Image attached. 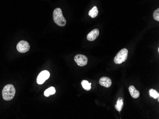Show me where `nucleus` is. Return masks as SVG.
Returning a JSON list of instances; mask_svg holds the SVG:
<instances>
[{
  "instance_id": "nucleus-1",
  "label": "nucleus",
  "mask_w": 159,
  "mask_h": 119,
  "mask_svg": "<svg viewBox=\"0 0 159 119\" xmlns=\"http://www.w3.org/2000/svg\"><path fill=\"white\" fill-rule=\"evenodd\" d=\"M53 19L55 23L60 27H64L66 24V20L62 14L61 8H57L53 13Z\"/></svg>"
},
{
  "instance_id": "nucleus-2",
  "label": "nucleus",
  "mask_w": 159,
  "mask_h": 119,
  "mask_svg": "<svg viewBox=\"0 0 159 119\" xmlns=\"http://www.w3.org/2000/svg\"><path fill=\"white\" fill-rule=\"evenodd\" d=\"M15 87L13 85H7L2 90V98L6 101L12 100L15 96Z\"/></svg>"
},
{
  "instance_id": "nucleus-3",
  "label": "nucleus",
  "mask_w": 159,
  "mask_h": 119,
  "mask_svg": "<svg viewBox=\"0 0 159 119\" xmlns=\"http://www.w3.org/2000/svg\"><path fill=\"white\" fill-rule=\"evenodd\" d=\"M128 50L126 49H123L118 53L114 58V63L117 64H121L126 61L128 58Z\"/></svg>"
},
{
  "instance_id": "nucleus-4",
  "label": "nucleus",
  "mask_w": 159,
  "mask_h": 119,
  "mask_svg": "<svg viewBox=\"0 0 159 119\" xmlns=\"http://www.w3.org/2000/svg\"><path fill=\"white\" fill-rule=\"evenodd\" d=\"M16 48L18 52L22 53H25L26 52H28L30 49V44L28 42L26 41H20L17 44Z\"/></svg>"
},
{
  "instance_id": "nucleus-5",
  "label": "nucleus",
  "mask_w": 159,
  "mask_h": 119,
  "mask_svg": "<svg viewBox=\"0 0 159 119\" xmlns=\"http://www.w3.org/2000/svg\"><path fill=\"white\" fill-rule=\"evenodd\" d=\"M50 76L49 72L47 70H44L39 74L37 78V83L38 84L42 85L47 80Z\"/></svg>"
},
{
  "instance_id": "nucleus-6",
  "label": "nucleus",
  "mask_w": 159,
  "mask_h": 119,
  "mask_svg": "<svg viewBox=\"0 0 159 119\" xmlns=\"http://www.w3.org/2000/svg\"><path fill=\"white\" fill-rule=\"evenodd\" d=\"M74 61L80 67H84L88 63V58L82 54L76 55L74 57Z\"/></svg>"
},
{
  "instance_id": "nucleus-7",
  "label": "nucleus",
  "mask_w": 159,
  "mask_h": 119,
  "mask_svg": "<svg viewBox=\"0 0 159 119\" xmlns=\"http://www.w3.org/2000/svg\"><path fill=\"white\" fill-rule=\"evenodd\" d=\"M99 34V30L97 29H94L88 34L87 36V39L88 41H93L98 38Z\"/></svg>"
},
{
  "instance_id": "nucleus-8",
  "label": "nucleus",
  "mask_w": 159,
  "mask_h": 119,
  "mask_svg": "<svg viewBox=\"0 0 159 119\" xmlns=\"http://www.w3.org/2000/svg\"><path fill=\"white\" fill-rule=\"evenodd\" d=\"M100 84L104 87L109 88L112 85V80L107 77H103L100 79Z\"/></svg>"
},
{
  "instance_id": "nucleus-9",
  "label": "nucleus",
  "mask_w": 159,
  "mask_h": 119,
  "mask_svg": "<svg viewBox=\"0 0 159 119\" xmlns=\"http://www.w3.org/2000/svg\"><path fill=\"white\" fill-rule=\"evenodd\" d=\"M129 90L131 96L134 99L138 98L140 96V92L138 90H137L134 86L133 85H131L130 86Z\"/></svg>"
},
{
  "instance_id": "nucleus-10",
  "label": "nucleus",
  "mask_w": 159,
  "mask_h": 119,
  "mask_svg": "<svg viewBox=\"0 0 159 119\" xmlns=\"http://www.w3.org/2000/svg\"><path fill=\"white\" fill-rule=\"evenodd\" d=\"M123 99L122 97H120L118 98L117 101V103L115 105V107L118 112H120L123 109Z\"/></svg>"
},
{
  "instance_id": "nucleus-11",
  "label": "nucleus",
  "mask_w": 159,
  "mask_h": 119,
  "mask_svg": "<svg viewBox=\"0 0 159 119\" xmlns=\"http://www.w3.org/2000/svg\"><path fill=\"white\" fill-rule=\"evenodd\" d=\"M55 92L56 90L55 87L51 86L45 91V92H44V95L46 97H49L51 95H55Z\"/></svg>"
},
{
  "instance_id": "nucleus-12",
  "label": "nucleus",
  "mask_w": 159,
  "mask_h": 119,
  "mask_svg": "<svg viewBox=\"0 0 159 119\" xmlns=\"http://www.w3.org/2000/svg\"><path fill=\"white\" fill-rule=\"evenodd\" d=\"M98 8L95 6L89 11V15L90 17H92V18H94L95 17H97V15L98 14Z\"/></svg>"
},
{
  "instance_id": "nucleus-13",
  "label": "nucleus",
  "mask_w": 159,
  "mask_h": 119,
  "mask_svg": "<svg viewBox=\"0 0 159 119\" xmlns=\"http://www.w3.org/2000/svg\"><path fill=\"white\" fill-rule=\"evenodd\" d=\"M81 84L84 89L87 91H89L91 90L92 84L89 83L88 81H86V80H82Z\"/></svg>"
},
{
  "instance_id": "nucleus-14",
  "label": "nucleus",
  "mask_w": 159,
  "mask_h": 119,
  "mask_svg": "<svg viewBox=\"0 0 159 119\" xmlns=\"http://www.w3.org/2000/svg\"><path fill=\"white\" fill-rule=\"evenodd\" d=\"M149 94L150 96L152 97L154 99H157L159 97V94L155 90L151 89L149 90Z\"/></svg>"
},
{
  "instance_id": "nucleus-15",
  "label": "nucleus",
  "mask_w": 159,
  "mask_h": 119,
  "mask_svg": "<svg viewBox=\"0 0 159 119\" xmlns=\"http://www.w3.org/2000/svg\"><path fill=\"white\" fill-rule=\"evenodd\" d=\"M153 18L157 21H159V9H157L153 13Z\"/></svg>"
}]
</instances>
